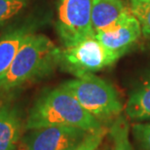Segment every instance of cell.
Here are the masks:
<instances>
[{
	"mask_svg": "<svg viewBox=\"0 0 150 150\" xmlns=\"http://www.w3.org/2000/svg\"><path fill=\"white\" fill-rule=\"evenodd\" d=\"M89 132L68 126H49L28 130L21 137L20 150H73Z\"/></svg>",
	"mask_w": 150,
	"mask_h": 150,
	"instance_id": "6",
	"label": "cell"
},
{
	"mask_svg": "<svg viewBox=\"0 0 150 150\" xmlns=\"http://www.w3.org/2000/svg\"><path fill=\"white\" fill-rule=\"evenodd\" d=\"M142 31L139 20L134 16L131 9L115 25L105 31L96 33V37L108 49L124 54L128 47L140 37Z\"/></svg>",
	"mask_w": 150,
	"mask_h": 150,
	"instance_id": "7",
	"label": "cell"
},
{
	"mask_svg": "<svg viewBox=\"0 0 150 150\" xmlns=\"http://www.w3.org/2000/svg\"><path fill=\"white\" fill-rule=\"evenodd\" d=\"M22 119L11 105L0 107V150H14L22 134Z\"/></svg>",
	"mask_w": 150,
	"mask_h": 150,
	"instance_id": "10",
	"label": "cell"
},
{
	"mask_svg": "<svg viewBox=\"0 0 150 150\" xmlns=\"http://www.w3.org/2000/svg\"><path fill=\"white\" fill-rule=\"evenodd\" d=\"M32 32L33 28L30 25H22L0 37V80L8 71L21 46Z\"/></svg>",
	"mask_w": 150,
	"mask_h": 150,
	"instance_id": "9",
	"label": "cell"
},
{
	"mask_svg": "<svg viewBox=\"0 0 150 150\" xmlns=\"http://www.w3.org/2000/svg\"><path fill=\"white\" fill-rule=\"evenodd\" d=\"M81 105L98 121H113L121 115L123 103L115 88L94 73L84 74L62 83Z\"/></svg>",
	"mask_w": 150,
	"mask_h": 150,
	"instance_id": "3",
	"label": "cell"
},
{
	"mask_svg": "<svg viewBox=\"0 0 150 150\" xmlns=\"http://www.w3.org/2000/svg\"><path fill=\"white\" fill-rule=\"evenodd\" d=\"M59 55L61 49L50 38L32 32L0 80V94L12 92L49 75L59 64Z\"/></svg>",
	"mask_w": 150,
	"mask_h": 150,
	"instance_id": "1",
	"label": "cell"
},
{
	"mask_svg": "<svg viewBox=\"0 0 150 150\" xmlns=\"http://www.w3.org/2000/svg\"></svg>",
	"mask_w": 150,
	"mask_h": 150,
	"instance_id": "18",
	"label": "cell"
},
{
	"mask_svg": "<svg viewBox=\"0 0 150 150\" xmlns=\"http://www.w3.org/2000/svg\"><path fill=\"white\" fill-rule=\"evenodd\" d=\"M29 0H0V26L17 16Z\"/></svg>",
	"mask_w": 150,
	"mask_h": 150,
	"instance_id": "14",
	"label": "cell"
},
{
	"mask_svg": "<svg viewBox=\"0 0 150 150\" xmlns=\"http://www.w3.org/2000/svg\"><path fill=\"white\" fill-rule=\"evenodd\" d=\"M122 54L106 48L96 35L61 49L59 65L75 77L95 73L113 64Z\"/></svg>",
	"mask_w": 150,
	"mask_h": 150,
	"instance_id": "4",
	"label": "cell"
},
{
	"mask_svg": "<svg viewBox=\"0 0 150 150\" xmlns=\"http://www.w3.org/2000/svg\"><path fill=\"white\" fill-rule=\"evenodd\" d=\"M49 126H68L93 133L103 125L61 85L38 98L29 110L25 127L31 130Z\"/></svg>",
	"mask_w": 150,
	"mask_h": 150,
	"instance_id": "2",
	"label": "cell"
},
{
	"mask_svg": "<svg viewBox=\"0 0 150 150\" xmlns=\"http://www.w3.org/2000/svg\"><path fill=\"white\" fill-rule=\"evenodd\" d=\"M134 136L143 150H150V123H139L133 127Z\"/></svg>",
	"mask_w": 150,
	"mask_h": 150,
	"instance_id": "16",
	"label": "cell"
},
{
	"mask_svg": "<svg viewBox=\"0 0 150 150\" xmlns=\"http://www.w3.org/2000/svg\"><path fill=\"white\" fill-rule=\"evenodd\" d=\"M111 150H134L130 139V126L124 116L115 118L108 129Z\"/></svg>",
	"mask_w": 150,
	"mask_h": 150,
	"instance_id": "12",
	"label": "cell"
},
{
	"mask_svg": "<svg viewBox=\"0 0 150 150\" xmlns=\"http://www.w3.org/2000/svg\"><path fill=\"white\" fill-rule=\"evenodd\" d=\"M130 12L123 0H94L92 7V25L95 33L114 26Z\"/></svg>",
	"mask_w": 150,
	"mask_h": 150,
	"instance_id": "8",
	"label": "cell"
},
{
	"mask_svg": "<svg viewBox=\"0 0 150 150\" xmlns=\"http://www.w3.org/2000/svg\"><path fill=\"white\" fill-rule=\"evenodd\" d=\"M130 9L134 16L139 20L142 34L150 38V1L131 0Z\"/></svg>",
	"mask_w": 150,
	"mask_h": 150,
	"instance_id": "13",
	"label": "cell"
},
{
	"mask_svg": "<svg viewBox=\"0 0 150 150\" xmlns=\"http://www.w3.org/2000/svg\"><path fill=\"white\" fill-rule=\"evenodd\" d=\"M94 0H59L57 31L64 47L96 35L92 25Z\"/></svg>",
	"mask_w": 150,
	"mask_h": 150,
	"instance_id": "5",
	"label": "cell"
},
{
	"mask_svg": "<svg viewBox=\"0 0 150 150\" xmlns=\"http://www.w3.org/2000/svg\"><path fill=\"white\" fill-rule=\"evenodd\" d=\"M107 134H108V128L103 126L100 130L90 133L86 139L73 150H98Z\"/></svg>",
	"mask_w": 150,
	"mask_h": 150,
	"instance_id": "15",
	"label": "cell"
},
{
	"mask_svg": "<svg viewBox=\"0 0 150 150\" xmlns=\"http://www.w3.org/2000/svg\"><path fill=\"white\" fill-rule=\"evenodd\" d=\"M143 1H150V0H143Z\"/></svg>",
	"mask_w": 150,
	"mask_h": 150,
	"instance_id": "17",
	"label": "cell"
},
{
	"mask_svg": "<svg viewBox=\"0 0 150 150\" xmlns=\"http://www.w3.org/2000/svg\"><path fill=\"white\" fill-rule=\"evenodd\" d=\"M126 113L137 121L150 120V73L129 98Z\"/></svg>",
	"mask_w": 150,
	"mask_h": 150,
	"instance_id": "11",
	"label": "cell"
}]
</instances>
